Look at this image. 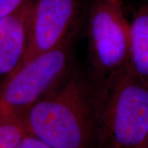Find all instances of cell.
Returning a JSON list of instances; mask_svg holds the SVG:
<instances>
[{"label":"cell","mask_w":148,"mask_h":148,"mask_svg":"<svg viewBox=\"0 0 148 148\" xmlns=\"http://www.w3.org/2000/svg\"><path fill=\"white\" fill-rule=\"evenodd\" d=\"M16 69L0 82V115L20 114L61 82L73 69V39Z\"/></svg>","instance_id":"3"},{"label":"cell","mask_w":148,"mask_h":148,"mask_svg":"<svg viewBox=\"0 0 148 148\" xmlns=\"http://www.w3.org/2000/svg\"><path fill=\"white\" fill-rule=\"evenodd\" d=\"M78 9V0H34L28 46L18 67L64 42L75 31Z\"/></svg>","instance_id":"5"},{"label":"cell","mask_w":148,"mask_h":148,"mask_svg":"<svg viewBox=\"0 0 148 148\" xmlns=\"http://www.w3.org/2000/svg\"><path fill=\"white\" fill-rule=\"evenodd\" d=\"M34 0L0 19V82L22 62L28 46L30 19Z\"/></svg>","instance_id":"6"},{"label":"cell","mask_w":148,"mask_h":148,"mask_svg":"<svg viewBox=\"0 0 148 148\" xmlns=\"http://www.w3.org/2000/svg\"><path fill=\"white\" fill-rule=\"evenodd\" d=\"M26 133L21 115H0V148H16Z\"/></svg>","instance_id":"8"},{"label":"cell","mask_w":148,"mask_h":148,"mask_svg":"<svg viewBox=\"0 0 148 148\" xmlns=\"http://www.w3.org/2000/svg\"><path fill=\"white\" fill-rule=\"evenodd\" d=\"M21 117L27 133L51 148H98L95 81L75 68Z\"/></svg>","instance_id":"1"},{"label":"cell","mask_w":148,"mask_h":148,"mask_svg":"<svg viewBox=\"0 0 148 148\" xmlns=\"http://www.w3.org/2000/svg\"><path fill=\"white\" fill-rule=\"evenodd\" d=\"M16 148H51L40 139L30 133H26L20 140Z\"/></svg>","instance_id":"9"},{"label":"cell","mask_w":148,"mask_h":148,"mask_svg":"<svg viewBox=\"0 0 148 148\" xmlns=\"http://www.w3.org/2000/svg\"><path fill=\"white\" fill-rule=\"evenodd\" d=\"M27 0H0V19L17 9Z\"/></svg>","instance_id":"10"},{"label":"cell","mask_w":148,"mask_h":148,"mask_svg":"<svg viewBox=\"0 0 148 148\" xmlns=\"http://www.w3.org/2000/svg\"><path fill=\"white\" fill-rule=\"evenodd\" d=\"M87 36L90 76L104 79L129 62L130 21L122 0H94L88 13Z\"/></svg>","instance_id":"4"},{"label":"cell","mask_w":148,"mask_h":148,"mask_svg":"<svg viewBox=\"0 0 148 148\" xmlns=\"http://www.w3.org/2000/svg\"><path fill=\"white\" fill-rule=\"evenodd\" d=\"M128 66L134 76L148 87V4L141 7L130 22Z\"/></svg>","instance_id":"7"},{"label":"cell","mask_w":148,"mask_h":148,"mask_svg":"<svg viewBox=\"0 0 148 148\" xmlns=\"http://www.w3.org/2000/svg\"><path fill=\"white\" fill-rule=\"evenodd\" d=\"M94 81L98 148L144 147L148 132L147 86L134 76L128 64Z\"/></svg>","instance_id":"2"},{"label":"cell","mask_w":148,"mask_h":148,"mask_svg":"<svg viewBox=\"0 0 148 148\" xmlns=\"http://www.w3.org/2000/svg\"><path fill=\"white\" fill-rule=\"evenodd\" d=\"M143 148H148V132L147 136V139H146V143H145V145H144V147Z\"/></svg>","instance_id":"11"}]
</instances>
